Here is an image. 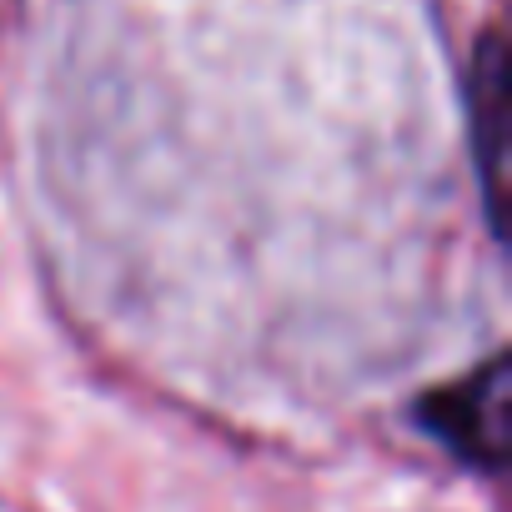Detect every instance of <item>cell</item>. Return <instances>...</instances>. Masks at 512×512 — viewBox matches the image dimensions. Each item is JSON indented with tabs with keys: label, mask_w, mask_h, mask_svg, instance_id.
<instances>
[{
	"label": "cell",
	"mask_w": 512,
	"mask_h": 512,
	"mask_svg": "<svg viewBox=\"0 0 512 512\" xmlns=\"http://www.w3.org/2000/svg\"><path fill=\"white\" fill-rule=\"evenodd\" d=\"M417 417L432 437H442L462 462L502 472L512 447V382L507 357H487L472 377L437 387L417 402Z\"/></svg>",
	"instance_id": "1"
},
{
	"label": "cell",
	"mask_w": 512,
	"mask_h": 512,
	"mask_svg": "<svg viewBox=\"0 0 512 512\" xmlns=\"http://www.w3.org/2000/svg\"><path fill=\"white\" fill-rule=\"evenodd\" d=\"M472 141L482 161V186H487V211L492 226L502 231V161H507V56L502 36L487 31L477 56H472Z\"/></svg>",
	"instance_id": "2"
}]
</instances>
